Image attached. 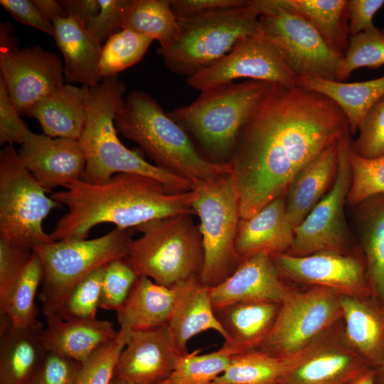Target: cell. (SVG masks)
<instances>
[{
	"label": "cell",
	"mask_w": 384,
	"mask_h": 384,
	"mask_svg": "<svg viewBox=\"0 0 384 384\" xmlns=\"http://www.w3.org/2000/svg\"><path fill=\"white\" fill-rule=\"evenodd\" d=\"M129 1L99 0L100 12L85 26L100 44L122 29L123 17Z\"/></svg>",
	"instance_id": "obj_47"
},
{
	"label": "cell",
	"mask_w": 384,
	"mask_h": 384,
	"mask_svg": "<svg viewBox=\"0 0 384 384\" xmlns=\"http://www.w3.org/2000/svg\"><path fill=\"white\" fill-rule=\"evenodd\" d=\"M341 295L330 288L294 287L281 304L275 322L258 350L289 358L342 319Z\"/></svg>",
	"instance_id": "obj_11"
},
{
	"label": "cell",
	"mask_w": 384,
	"mask_h": 384,
	"mask_svg": "<svg viewBox=\"0 0 384 384\" xmlns=\"http://www.w3.org/2000/svg\"><path fill=\"white\" fill-rule=\"evenodd\" d=\"M193 208L200 219L203 248L201 284L213 288L229 277L240 262L235 238L240 219L233 174L193 187Z\"/></svg>",
	"instance_id": "obj_9"
},
{
	"label": "cell",
	"mask_w": 384,
	"mask_h": 384,
	"mask_svg": "<svg viewBox=\"0 0 384 384\" xmlns=\"http://www.w3.org/2000/svg\"><path fill=\"white\" fill-rule=\"evenodd\" d=\"M81 363L47 351L27 384H75Z\"/></svg>",
	"instance_id": "obj_46"
},
{
	"label": "cell",
	"mask_w": 384,
	"mask_h": 384,
	"mask_svg": "<svg viewBox=\"0 0 384 384\" xmlns=\"http://www.w3.org/2000/svg\"><path fill=\"white\" fill-rule=\"evenodd\" d=\"M181 356L166 326L133 331L120 353L114 376L132 384H161L173 373Z\"/></svg>",
	"instance_id": "obj_21"
},
{
	"label": "cell",
	"mask_w": 384,
	"mask_h": 384,
	"mask_svg": "<svg viewBox=\"0 0 384 384\" xmlns=\"http://www.w3.org/2000/svg\"><path fill=\"white\" fill-rule=\"evenodd\" d=\"M114 124L154 166L188 181L193 188L233 171L230 163L213 162L201 155L186 131L145 92L136 90L127 96Z\"/></svg>",
	"instance_id": "obj_3"
},
{
	"label": "cell",
	"mask_w": 384,
	"mask_h": 384,
	"mask_svg": "<svg viewBox=\"0 0 384 384\" xmlns=\"http://www.w3.org/2000/svg\"><path fill=\"white\" fill-rule=\"evenodd\" d=\"M135 228H115L95 239H68L35 247L43 268L40 294L45 316L57 314L72 289L95 270L125 258Z\"/></svg>",
	"instance_id": "obj_8"
},
{
	"label": "cell",
	"mask_w": 384,
	"mask_h": 384,
	"mask_svg": "<svg viewBox=\"0 0 384 384\" xmlns=\"http://www.w3.org/2000/svg\"><path fill=\"white\" fill-rule=\"evenodd\" d=\"M257 10L259 32L275 46L297 78L340 81L344 56L332 50L309 21L282 9Z\"/></svg>",
	"instance_id": "obj_13"
},
{
	"label": "cell",
	"mask_w": 384,
	"mask_h": 384,
	"mask_svg": "<svg viewBox=\"0 0 384 384\" xmlns=\"http://www.w3.org/2000/svg\"><path fill=\"white\" fill-rule=\"evenodd\" d=\"M383 65L384 38L381 31L373 26L357 35L350 36L339 82H346L358 68L378 69Z\"/></svg>",
	"instance_id": "obj_40"
},
{
	"label": "cell",
	"mask_w": 384,
	"mask_h": 384,
	"mask_svg": "<svg viewBox=\"0 0 384 384\" xmlns=\"http://www.w3.org/2000/svg\"><path fill=\"white\" fill-rule=\"evenodd\" d=\"M50 197L68 208L49 234L52 241L85 239L98 224L123 229L177 215H194V190L174 191L148 176L120 173L100 183L77 181Z\"/></svg>",
	"instance_id": "obj_2"
},
{
	"label": "cell",
	"mask_w": 384,
	"mask_h": 384,
	"mask_svg": "<svg viewBox=\"0 0 384 384\" xmlns=\"http://www.w3.org/2000/svg\"><path fill=\"white\" fill-rule=\"evenodd\" d=\"M21 145L17 152L21 164L47 193L82 180L86 159L79 140L28 130Z\"/></svg>",
	"instance_id": "obj_18"
},
{
	"label": "cell",
	"mask_w": 384,
	"mask_h": 384,
	"mask_svg": "<svg viewBox=\"0 0 384 384\" xmlns=\"http://www.w3.org/2000/svg\"><path fill=\"white\" fill-rule=\"evenodd\" d=\"M53 38L64 58V78L94 87L102 80L99 63L101 44L78 18L68 16L53 22Z\"/></svg>",
	"instance_id": "obj_25"
},
{
	"label": "cell",
	"mask_w": 384,
	"mask_h": 384,
	"mask_svg": "<svg viewBox=\"0 0 384 384\" xmlns=\"http://www.w3.org/2000/svg\"><path fill=\"white\" fill-rule=\"evenodd\" d=\"M191 215L157 219L135 228L141 236L131 239L125 260L138 276L166 287L199 278L203 248Z\"/></svg>",
	"instance_id": "obj_6"
},
{
	"label": "cell",
	"mask_w": 384,
	"mask_h": 384,
	"mask_svg": "<svg viewBox=\"0 0 384 384\" xmlns=\"http://www.w3.org/2000/svg\"><path fill=\"white\" fill-rule=\"evenodd\" d=\"M110 384H132V383L122 378L114 376Z\"/></svg>",
	"instance_id": "obj_56"
},
{
	"label": "cell",
	"mask_w": 384,
	"mask_h": 384,
	"mask_svg": "<svg viewBox=\"0 0 384 384\" xmlns=\"http://www.w3.org/2000/svg\"><path fill=\"white\" fill-rule=\"evenodd\" d=\"M298 354L281 358L256 350L233 355L226 370L211 384H277Z\"/></svg>",
	"instance_id": "obj_35"
},
{
	"label": "cell",
	"mask_w": 384,
	"mask_h": 384,
	"mask_svg": "<svg viewBox=\"0 0 384 384\" xmlns=\"http://www.w3.org/2000/svg\"><path fill=\"white\" fill-rule=\"evenodd\" d=\"M294 230L283 194L253 215L240 219L235 244L236 253L240 261L260 252L272 257L287 253L294 243Z\"/></svg>",
	"instance_id": "obj_22"
},
{
	"label": "cell",
	"mask_w": 384,
	"mask_h": 384,
	"mask_svg": "<svg viewBox=\"0 0 384 384\" xmlns=\"http://www.w3.org/2000/svg\"><path fill=\"white\" fill-rule=\"evenodd\" d=\"M138 277L125 258L107 263L104 267L100 308L117 311L126 301Z\"/></svg>",
	"instance_id": "obj_42"
},
{
	"label": "cell",
	"mask_w": 384,
	"mask_h": 384,
	"mask_svg": "<svg viewBox=\"0 0 384 384\" xmlns=\"http://www.w3.org/2000/svg\"><path fill=\"white\" fill-rule=\"evenodd\" d=\"M201 350L181 356L171 375L161 384H211L228 368L233 354L224 347L209 353Z\"/></svg>",
	"instance_id": "obj_38"
},
{
	"label": "cell",
	"mask_w": 384,
	"mask_h": 384,
	"mask_svg": "<svg viewBox=\"0 0 384 384\" xmlns=\"http://www.w3.org/2000/svg\"><path fill=\"white\" fill-rule=\"evenodd\" d=\"M257 9H282L294 13L319 32L329 47L344 56L349 45L347 0H247Z\"/></svg>",
	"instance_id": "obj_30"
},
{
	"label": "cell",
	"mask_w": 384,
	"mask_h": 384,
	"mask_svg": "<svg viewBox=\"0 0 384 384\" xmlns=\"http://www.w3.org/2000/svg\"><path fill=\"white\" fill-rule=\"evenodd\" d=\"M347 133L345 114L328 97L272 84L242 127L230 161L240 218L285 194L299 171Z\"/></svg>",
	"instance_id": "obj_1"
},
{
	"label": "cell",
	"mask_w": 384,
	"mask_h": 384,
	"mask_svg": "<svg viewBox=\"0 0 384 384\" xmlns=\"http://www.w3.org/2000/svg\"><path fill=\"white\" fill-rule=\"evenodd\" d=\"M88 90L87 86L63 84L45 95L26 114L37 119L48 137L79 140L87 121Z\"/></svg>",
	"instance_id": "obj_26"
},
{
	"label": "cell",
	"mask_w": 384,
	"mask_h": 384,
	"mask_svg": "<svg viewBox=\"0 0 384 384\" xmlns=\"http://www.w3.org/2000/svg\"><path fill=\"white\" fill-rule=\"evenodd\" d=\"M28 130L27 124L14 107L0 75V144L4 146L14 143L21 144Z\"/></svg>",
	"instance_id": "obj_48"
},
{
	"label": "cell",
	"mask_w": 384,
	"mask_h": 384,
	"mask_svg": "<svg viewBox=\"0 0 384 384\" xmlns=\"http://www.w3.org/2000/svg\"><path fill=\"white\" fill-rule=\"evenodd\" d=\"M297 78L275 46L258 32L239 41L221 60L186 82L201 92L240 78L292 87Z\"/></svg>",
	"instance_id": "obj_15"
},
{
	"label": "cell",
	"mask_w": 384,
	"mask_h": 384,
	"mask_svg": "<svg viewBox=\"0 0 384 384\" xmlns=\"http://www.w3.org/2000/svg\"><path fill=\"white\" fill-rule=\"evenodd\" d=\"M281 304L240 302L214 309L226 333L223 347L233 355L258 350L270 332Z\"/></svg>",
	"instance_id": "obj_24"
},
{
	"label": "cell",
	"mask_w": 384,
	"mask_h": 384,
	"mask_svg": "<svg viewBox=\"0 0 384 384\" xmlns=\"http://www.w3.org/2000/svg\"><path fill=\"white\" fill-rule=\"evenodd\" d=\"M104 267L92 272L72 289L58 315L64 319L96 318L100 304Z\"/></svg>",
	"instance_id": "obj_41"
},
{
	"label": "cell",
	"mask_w": 384,
	"mask_h": 384,
	"mask_svg": "<svg viewBox=\"0 0 384 384\" xmlns=\"http://www.w3.org/2000/svg\"><path fill=\"white\" fill-rule=\"evenodd\" d=\"M260 12L246 5L179 20V32L169 46L159 47L165 66L191 77L218 62L241 39L259 32Z\"/></svg>",
	"instance_id": "obj_7"
},
{
	"label": "cell",
	"mask_w": 384,
	"mask_h": 384,
	"mask_svg": "<svg viewBox=\"0 0 384 384\" xmlns=\"http://www.w3.org/2000/svg\"><path fill=\"white\" fill-rule=\"evenodd\" d=\"M297 85L332 100L345 114L351 135L356 134L367 112L384 97V75L374 80L355 82L298 77Z\"/></svg>",
	"instance_id": "obj_33"
},
{
	"label": "cell",
	"mask_w": 384,
	"mask_h": 384,
	"mask_svg": "<svg viewBox=\"0 0 384 384\" xmlns=\"http://www.w3.org/2000/svg\"><path fill=\"white\" fill-rule=\"evenodd\" d=\"M338 166V142L304 166L285 192L286 210L295 228L331 188Z\"/></svg>",
	"instance_id": "obj_29"
},
{
	"label": "cell",
	"mask_w": 384,
	"mask_h": 384,
	"mask_svg": "<svg viewBox=\"0 0 384 384\" xmlns=\"http://www.w3.org/2000/svg\"><path fill=\"white\" fill-rule=\"evenodd\" d=\"M11 25L0 29V68L11 101L17 112L27 111L53 88L64 84L62 61L38 45L20 48Z\"/></svg>",
	"instance_id": "obj_14"
},
{
	"label": "cell",
	"mask_w": 384,
	"mask_h": 384,
	"mask_svg": "<svg viewBox=\"0 0 384 384\" xmlns=\"http://www.w3.org/2000/svg\"><path fill=\"white\" fill-rule=\"evenodd\" d=\"M32 252L0 239V314L4 312Z\"/></svg>",
	"instance_id": "obj_45"
},
{
	"label": "cell",
	"mask_w": 384,
	"mask_h": 384,
	"mask_svg": "<svg viewBox=\"0 0 384 384\" xmlns=\"http://www.w3.org/2000/svg\"><path fill=\"white\" fill-rule=\"evenodd\" d=\"M42 322L16 327L8 319L0 324V384H27L47 351L42 340Z\"/></svg>",
	"instance_id": "obj_28"
},
{
	"label": "cell",
	"mask_w": 384,
	"mask_h": 384,
	"mask_svg": "<svg viewBox=\"0 0 384 384\" xmlns=\"http://www.w3.org/2000/svg\"><path fill=\"white\" fill-rule=\"evenodd\" d=\"M272 84L252 80L222 84L201 91L192 103L167 114L201 155L229 164L242 127Z\"/></svg>",
	"instance_id": "obj_5"
},
{
	"label": "cell",
	"mask_w": 384,
	"mask_h": 384,
	"mask_svg": "<svg viewBox=\"0 0 384 384\" xmlns=\"http://www.w3.org/2000/svg\"><path fill=\"white\" fill-rule=\"evenodd\" d=\"M68 16L80 19L86 25L100 10L99 0H61L59 1Z\"/></svg>",
	"instance_id": "obj_52"
},
{
	"label": "cell",
	"mask_w": 384,
	"mask_h": 384,
	"mask_svg": "<svg viewBox=\"0 0 384 384\" xmlns=\"http://www.w3.org/2000/svg\"><path fill=\"white\" fill-rule=\"evenodd\" d=\"M46 317L42 340L46 351L80 363L118 335L113 323L106 320L64 319L55 314Z\"/></svg>",
	"instance_id": "obj_23"
},
{
	"label": "cell",
	"mask_w": 384,
	"mask_h": 384,
	"mask_svg": "<svg viewBox=\"0 0 384 384\" xmlns=\"http://www.w3.org/2000/svg\"><path fill=\"white\" fill-rule=\"evenodd\" d=\"M381 33H382V35H383V38H384V27H383V28L381 30Z\"/></svg>",
	"instance_id": "obj_57"
},
{
	"label": "cell",
	"mask_w": 384,
	"mask_h": 384,
	"mask_svg": "<svg viewBox=\"0 0 384 384\" xmlns=\"http://www.w3.org/2000/svg\"><path fill=\"white\" fill-rule=\"evenodd\" d=\"M351 209L373 296L384 302V193L372 196Z\"/></svg>",
	"instance_id": "obj_31"
},
{
	"label": "cell",
	"mask_w": 384,
	"mask_h": 384,
	"mask_svg": "<svg viewBox=\"0 0 384 384\" xmlns=\"http://www.w3.org/2000/svg\"><path fill=\"white\" fill-rule=\"evenodd\" d=\"M122 29L149 36L164 48L177 37L179 24L171 10L170 0H130Z\"/></svg>",
	"instance_id": "obj_34"
},
{
	"label": "cell",
	"mask_w": 384,
	"mask_h": 384,
	"mask_svg": "<svg viewBox=\"0 0 384 384\" xmlns=\"http://www.w3.org/2000/svg\"><path fill=\"white\" fill-rule=\"evenodd\" d=\"M21 164L14 144L0 151V239L23 249L53 242L43 222L59 206Z\"/></svg>",
	"instance_id": "obj_10"
},
{
	"label": "cell",
	"mask_w": 384,
	"mask_h": 384,
	"mask_svg": "<svg viewBox=\"0 0 384 384\" xmlns=\"http://www.w3.org/2000/svg\"><path fill=\"white\" fill-rule=\"evenodd\" d=\"M246 4L247 0H170L171 10L178 21L241 7Z\"/></svg>",
	"instance_id": "obj_49"
},
{
	"label": "cell",
	"mask_w": 384,
	"mask_h": 384,
	"mask_svg": "<svg viewBox=\"0 0 384 384\" xmlns=\"http://www.w3.org/2000/svg\"><path fill=\"white\" fill-rule=\"evenodd\" d=\"M272 257L291 282L330 288L341 296H373L361 250L351 253L323 251L306 256L284 253Z\"/></svg>",
	"instance_id": "obj_17"
},
{
	"label": "cell",
	"mask_w": 384,
	"mask_h": 384,
	"mask_svg": "<svg viewBox=\"0 0 384 384\" xmlns=\"http://www.w3.org/2000/svg\"><path fill=\"white\" fill-rule=\"evenodd\" d=\"M33 1L45 18L50 23L58 18L68 16L59 1L33 0Z\"/></svg>",
	"instance_id": "obj_53"
},
{
	"label": "cell",
	"mask_w": 384,
	"mask_h": 384,
	"mask_svg": "<svg viewBox=\"0 0 384 384\" xmlns=\"http://www.w3.org/2000/svg\"><path fill=\"white\" fill-rule=\"evenodd\" d=\"M154 39L127 29L112 35L102 48L99 63L102 79L135 65L145 55Z\"/></svg>",
	"instance_id": "obj_37"
},
{
	"label": "cell",
	"mask_w": 384,
	"mask_h": 384,
	"mask_svg": "<svg viewBox=\"0 0 384 384\" xmlns=\"http://www.w3.org/2000/svg\"><path fill=\"white\" fill-rule=\"evenodd\" d=\"M198 279L193 278L166 287L139 276L126 301L117 311L118 338L127 343L131 332L166 326L183 297Z\"/></svg>",
	"instance_id": "obj_20"
},
{
	"label": "cell",
	"mask_w": 384,
	"mask_h": 384,
	"mask_svg": "<svg viewBox=\"0 0 384 384\" xmlns=\"http://www.w3.org/2000/svg\"><path fill=\"white\" fill-rule=\"evenodd\" d=\"M281 273L273 257L260 252L242 260L234 272L210 288L214 309L249 302L282 304L294 287Z\"/></svg>",
	"instance_id": "obj_19"
},
{
	"label": "cell",
	"mask_w": 384,
	"mask_h": 384,
	"mask_svg": "<svg viewBox=\"0 0 384 384\" xmlns=\"http://www.w3.org/2000/svg\"><path fill=\"white\" fill-rule=\"evenodd\" d=\"M358 132V138L350 142L355 153L367 159L384 155V97L367 112Z\"/></svg>",
	"instance_id": "obj_44"
},
{
	"label": "cell",
	"mask_w": 384,
	"mask_h": 384,
	"mask_svg": "<svg viewBox=\"0 0 384 384\" xmlns=\"http://www.w3.org/2000/svg\"><path fill=\"white\" fill-rule=\"evenodd\" d=\"M43 278V268L38 256L32 252L28 265L13 289L1 319L7 318L16 327L32 326L38 319L35 303L36 292Z\"/></svg>",
	"instance_id": "obj_36"
},
{
	"label": "cell",
	"mask_w": 384,
	"mask_h": 384,
	"mask_svg": "<svg viewBox=\"0 0 384 384\" xmlns=\"http://www.w3.org/2000/svg\"><path fill=\"white\" fill-rule=\"evenodd\" d=\"M125 345L124 341L117 337L97 349L81 363L75 384H110Z\"/></svg>",
	"instance_id": "obj_43"
},
{
	"label": "cell",
	"mask_w": 384,
	"mask_h": 384,
	"mask_svg": "<svg viewBox=\"0 0 384 384\" xmlns=\"http://www.w3.org/2000/svg\"><path fill=\"white\" fill-rule=\"evenodd\" d=\"M345 336L375 368L384 363V302L373 296H341Z\"/></svg>",
	"instance_id": "obj_27"
},
{
	"label": "cell",
	"mask_w": 384,
	"mask_h": 384,
	"mask_svg": "<svg viewBox=\"0 0 384 384\" xmlns=\"http://www.w3.org/2000/svg\"><path fill=\"white\" fill-rule=\"evenodd\" d=\"M350 136L347 133L338 141V171L331 188L294 228V243L286 254L306 256L323 251L351 253L361 250L345 213L351 182Z\"/></svg>",
	"instance_id": "obj_12"
},
{
	"label": "cell",
	"mask_w": 384,
	"mask_h": 384,
	"mask_svg": "<svg viewBox=\"0 0 384 384\" xmlns=\"http://www.w3.org/2000/svg\"><path fill=\"white\" fill-rule=\"evenodd\" d=\"M166 327L173 346L181 356L188 353L189 340L203 331L213 330L224 339L226 337L215 314L210 288L203 286L199 279L183 297Z\"/></svg>",
	"instance_id": "obj_32"
},
{
	"label": "cell",
	"mask_w": 384,
	"mask_h": 384,
	"mask_svg": "<svg viewBox=\"0 0 384 384\" xmlns=\"http://www.w3.org/2000/svg\"><path fill=\"white\" fill-rule=\"evenodd\" d=\"M0 4L18 21L53 36V24L45 18L33 1L1 0Z\"/></svg>",
	"instance_id": "obj_50"
},
{
	"label": "cell",
	"mask_w": 384,
	"mask_h": 384,
	"mask_svg": "<svg viewBox=\"0 0 384 384\" xmlns=\"http://www.w3.org/2000/svg\"><path fill=\"white\" fill-rule=\"evenodd\" d=\"M351 384H375L373 368L358 377Z\"/></svg>",
	"instance_id": "obj_54"
},
{
	"label": "cell",
	"mask_w": 384,
	"mask_h": 384,
	"mask_svg": "<svg viewBox=\"0 0 384 384\" xmlns=\"http://www.w3.org/2000/svg\"><path fill=\"white\" fill-rule=\"evenodd\" d=\"M126 90L117 75L103 78L97 86L89 87L87 121L79 139L86 159L82 180L100 183L117 174H135L155 178L174 191L193 190L191 182L147 162L120 142L114 116L124 102Z\"/></svg>",
	"instance_id": "obj_4"
},
{
	"label": "cell",
	"mask_w": 384,
	"mask_h": 384,
	"mask_svg": "<svg viewBox=\"0 0 384 384\" xmlns=\"http://www.w3.org/2000/svg\"><path fill=\"white\" fill-rule=\"evenodd\" d=\"M375 384H384V363L373 368Z\"/></svg>",
	"instance_id": "obj_55"
},
{
	"label": "cell",
	"mask_w": 384,
	"mask_h": 384,
	"mask_svg": "<svg viewBox=\"0 0 384 384\" xmlns=\"http://www.w3.org/2000/svg\"><path fill=\"white\" fill-rule=\"evenodd\" d=\"M348 26L355 36L373 26V18L384 5V0H347Z\"/></svg>",
	"instance_id": "obj_51"
},
{
	"label": "cell",
	"mask_w": 384,
	"mask_h": 384,
	"mask_svg": "<svg viewBox=\"0 0 384 384\" xmlns=\"http://www.w3.org/2000/svg\"><path fill=\"white\" fill-rule=\"evenodd\" d=\"M348 160L351 182L346 206L351 208L372 196L384 193V155L363 158L349 145Z\"/></svg>",
	"instance_id": "obj_39"
},
{
	"label": "cell",
	"mask_w": 384,
	"mask_h": 384,
	"mask_svg": "<svg viewBox=\"0 0 384 384\" xmlns=\"http://www.w3.org/2000/svg\"><path fill=\"white\" fill-rule=\"evenodd\" d=\"M371 368L348 342L341 319L299 353L277 384H351Z\"/></svg>",
	"instance_id": "obj_16"
}]
</instances>
